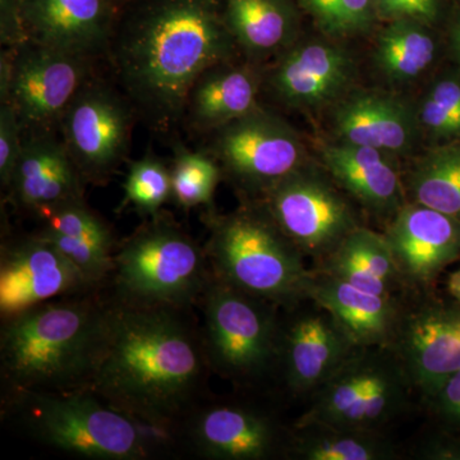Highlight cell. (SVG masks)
Wrapping results in <instances>:
<instances>
[{"instance_id":"13","label":"cell","mask_w":460,"mask_h":460,"mask_svg":"<svg viewBox=\"0 0 460 460\" xmlns=\"http://www.w3.org/2000/svg\"><path fill=\"white\" fill-rule=\"evenodd\" d=\"M286 311L277 366L290 394L311 398L357 347L334 317L313 299Z\"/></svg>"},{"instance_id":"36","label":"cell","mask_w":460,"mask_h":460,"mask_svg":"<svg viewBox=\"0 0 460 460\" xmlns=\"http://www.w3.org/2000/svg\"><path fill=\"white\" fill-rule=\"evenodd\" d=\"M377 17L387 22L413 20L432 25L440 18L441 0H374Z\"/></svg>"},{"instance_id":"27","label":"cell","mask_w":460,"mask_h":460,"mask_svg":"<svg viewBox=\"0 0 460 460\" xmlns=\"http://www.w3.org/2000/svg\"><path fill=\"white\" fill-rule=\"evenodd\" d=\"M398 454L384 431L320 422H296L287 449V456L302 460H392Z\"/></svg>"},{"instance_id":"8","label":"cell","mask_w":460,"mask_h":460,"mask_svg":"<svg viewBox=\"0 0 460 460\" xmlns=\"http://www.w3.org/2000/svg\"><path fill=\"white\" fill-rule=\"evenodd\" d=\"M416 394L390 347H357L335 374L311 396L298 423L384 431L407 411Z\"/></svg>"},{"instance_id":"9","label":"cell","mask_w":460,"mask_h":460,"mask_svg":"<svg viewBox=\"0 0 460 460\" xmlns=\"http://www.w3.org/2000/svg\"><path fill=\"white\" fill-rule=\"evenodd\" d=\"M274 222L314 265L362 226L343 190L311 162L272 187L261 199Z\"/></svg>"},{"instance_id":"15","label":"cell","mask_w":460,"mask_h":460,"mask_svg":"<svg viewBox=\"0 0 460 460\" xmlns=\"http://www.w3.org/2000/svg\"><path fill=\"white\" fill-rule=\"evenodd\" d=\"M96 290L83 272L39 234L9 242L0 259L2 320L36 305Z\"/></svg>"},{"instance_id":"34","label":"cell","mask_w":460,"mask_h":460,"mask_svg":"<svg viewBox=\"0 0 460 460\" xmlns=\"http://www.w3.org/2000/svg\"><path fill=\"white\" fill-rule=\"evenodd\" d=\"M38 217L44 222V229L53 230L68 237L84 239L114 250L113 234L108 224L89 208L84 199L42 211Z\"/></svg>"},{"instance_id":"33","label":"cell","mask_w":460,"mask_h":460,"mask_svg":"<svg viewBox=\"0 0 460 460\" xmlns=\"http://www.w3.org/2000/svg\"><path fill=\"white\" fill-rule=\"evenodd\" d=\"M124 205L138 213L155 217L172 199V172L162 160L146 155L132 163L124 181Z\"/></svg>"},{"instance_id":"16","label":"cell","mask_w":460,"mask_h":460,"mask_svg":"<svg viewBox=\"0 0 460 460\" xmlns=\"http://www.w3.org/2000/svg\"><path fill=\"white\" fill-rule=\"evenodd\" d=\"M356 77L352 53L329 40H296L278 57L266 84L287 107L314 111L337 104Z\"/></svg>"},{"instance_id":"38","label":"cell","mask_w":460,"mask_h":460,"mask_svg":"<svg viewBox=\"0 0 460 460\" xmlns=\"http://www.w3.org/2000/svg\"><path fill=\"white\" fill-rule=\"evenodd\" d=\"M447 290H449V295L460 304V269L453 272L447 279Z\"/></svg>"},{"instance_id":"3","label":"cell","mask_w":460,"mask_h":460,"mask_svg":"<svg viewBox=\"0 0 460 460\" xmlns=\"http://www.w3.org/2000/svg\"><path fill=\"white\" fill-rule=\"evenodd\" d=\"M98 289L47 302L2 320L0 367L8 395L86 392L111 323Z\"/></svg>"},{"instance_id":"21","label":"cell","mask_w":460,"mask_h":460,"mask_svg":"<svg viewBox=\"0 0 460 460\" xmlns=\"http://www.w3.org/2000/svg\"><path fill=\"white\" fill-rule=\"evenodd\" d=\"M27 42L89 57L108 42L109 0H20Z\"/></svg>"},{"instance_id":"7","label":"cell","mask_w":460,"mask_h":460,"mask_svg":"<svg viewBox=\"0 0 460 460\" xmlns=\"http://www.w3.org/2000/svg\"><path fill=\"white\" fill-rule=\"evenodd\" d=\"M199 302L204 310L202 343L210 368L235 383H247L277 367L279 305L247 295L213 272Z\"/></svg>"},{"instance_id":"24","label":"cell","mask_w":460,"mask_h":460,"mask_svg":"<svg viewBox=\"0 0 460 460\" xmlns=\"http://www.w3.org/2000/svg\"><path fill=\"white\" fill-rule=\"evenodd\" d=\"M314 269L375 295L405 292L385 235L365 226L352 230L334 252Z\"/></svg>"},{"instance_id":"11","label":"cell","mask_w":460,"mask_h":460,"mask_svg":"<svg viewBox=\"0 0 460 460\" xmlns=\"http://www.w3.org/2000/svg\"><path fill=\"white\" fill-rule=\"evenodd\" d=\"M86 75V57L27 42L3 51L0 99L13 105L23 131H41L60 120Z\"/></svg>"},{"instance_id":"25","label":"cell","mask_w":460,"mask_h":460,"mask_svg":"<svg viewBox=\"0 0 460 460\" xmlns=\"http://www.w3.org/2000/svg\"><path fill=\"white\" fill-rule=\"evenodd\" d=\"M224 14L235 44L252 60L280 56L298 40L293 0H224Z\"/></svg>"},{"instance_id":"18","label":"cell","mask_w":460,"mask_h":460,"mask_svg":"<svg viewBox=\"0 0 460 460\" xmlns=\"http://www.w3.org/2000/svg\"><path fill=\"white\" fill-rule=\"evenodd\" d=\"M186 417L190 447L202 458L265 460L287 454L290 432L250 405L210 404Z\"/></svg>"},{"instance_id":"32","label":"cell","mask_w":460,"mask_h":460,"mask_svg":"<svg viewBox=\"0 0 460 460\" xmlns=\"http://www.w3.org/2000/svg\"><path fill=\"white\" fill-rule=\"evenodd\" d=\"M416 108L420 133L436 141H460V78L436 80Z\"/></svg>"},{"instance_id":"29","label":"cell","mask_w":460,"mask_h":460,"mask_svg":"<svg viewBox=\"0 0 460 460\" xmlns=\"http://www.w3.org/2000/svg\"><path fill=\"white\" fill-rule=\"evenodd\" d=\"M407 201L460 220V141L429 148L404 181Z\"/></svg>"},{"instance_id":"14","label":"cell","mask_w":460,"mask_h":460,"mask_svg":"<svg viewBox=\"0 0 460 460\" xmlns=\"http://www.w3.org/2000/svg\"><path fill=\"white\" fill-rule=\"evenodd\" d=\"M390 348L414 393L428 402L460 368L459 302L452 305L431 301L404 304Z\"/></svg>"},{"instance_id":"19","label":"cell","mask_w":460,"mask_h":460,"mask_svg":"<svg viewBox=\"0 0 460 460\" xmlns=\"http://www.w3.org/2000/svg\"><path fill=\"white\" fill-rule=\"evenodd\" d=\"M334 105L332 126L338 141L393 156L407 155L419 141L417 108L394 93L349 91Z\"/></svg>"},{"instance_id":"23","label":"cell","mask_w":460,"mask_h":460,"mask_svg":"<svg viewBox=\"0 0 460 460\" xmlns=\"http://www.w3.org/2000/svg\"><path fill=\"white\" fill-rule=\"evenodd\" d=\"M307 298L313 299L344 330L354 347H390L404 302L399 296H380L311 269Z\"/></svg>"},{"instance_id":"39","label":"cell","mask_w":460,"mask_h":460,"mask_svg":"<svg viewBox=\"0 0 460 460\" xmlns=\"http://www.w3.org/2000/svg\"><path fill=\"white\" fill-rule=\"evenodd\" d=\"M450 42H452V48L454 54L458 58L460 62V17L456 23H454L452 33H450Z\"/></svg>"},{"instance_id":"17","label":"cell","mask_w":460,"mask_h":460,"mask_svg":"<svg viewBox=\"0 0 460 460\" xmlns=\"http://www.w3.org/2000/svg\"><path fill=\"white\" fill-rule=\"evenodd\" d=\"M387 243L405 289L431 286L460 257V220L407 201L389 220Z\"/></svg>"},{"instance_id":"37","label":"cell","mask_w":460,"mask_h":460,"mask_svg":"<svg viewBox=\"0 0 460 460\" xmlns=\"http://www.w3.org/2000/svg\"><path fill=\"white\" fill-rule=\"evenodd\" d=\"M438 419L460 429V368L428 401Z\"/></svg>"},{"instance_id":"22","label":"cell","mask_w":460,"mask_h":460,"mask_svg":"<svg viewBox=\"0 0 460 460\" xmlns=\"http://www.w3.org/2000/svg\"><path fill=\"white\" fill-rule=\"evenodd\" d=\"M321 165L341 190L377 217H394L407 202L404 181L395 156L347 142L320 148Z\"/></svg>"},{"instance_id":"26","label":"cell","mask_w":460,"mask_h":460,"mask_svg":"<svg viewBox=\"0 0 460 460\" xmlns=\"http://www.w3.org/2000/svg\"><path fill=\"white\" fill-rule=\"evenodd\" d=\"M261 80L250 66H214L190 91L186 111L199 129H214L246 117L259 105Z\"/></svg>"},{"instance_id":"30","label":"cell","mask_w":460,"mask_h":460,"mask_svg":"<svg viewBox=\"0 0 460 460\" xmlns=\"http://www.w3.org/2000/svg\"><path fill=\"white\" fill-rule=\"evenodd\" d=\"M172 172V199L183 208L210 206L222 178V168L213 156L178 147Z\"/></svg>"},{"instance_id":"10","label":"cell","mask_w":460,"mask_h":460,"mask_svg":"<svg viewBox=\"0 0 460 460\" xmlns=\"http://www.w3.org/2000/svg\"><path fill=\"white\" fill-rule=\"evenodd\" d=\"M213 157L242 193L256 199L310 163L301 135L262 108L217 128Z\"/></svg>"},{"instance_id":"4","label":"cell","mask_w":460,"mask_h":460,"mask_svg":"<svg viewBox=\"0 0 460 460\" xmlns=\"http://www.w3.org/2000/svg\"><path fill=\"white\" fill-rule=\"evenodd\" d=\"M205 222V252L215 277L281 310L307 299L313 270L261 201L244 202L229 214L208 211Z\"/></svg>"},{"instance_id":"1","label":"cell","mask_w":460,"mask_h":460,"mask_svg":"<svg viewBox=\"0 0 460 460\" xmlns=\"http://www.w3.org/2000/svg\"><path fill=\"white\" fill-rule=\"evenodd\" d=\"M187 313L111 299L107 341L86 392L169 434L192 411L210 368Z\"/></svg>"},{"instance_id":"28","label":"cell","mask_w":460,"mask_h":460,"mask_svg":"<svg viewBox=\"0 0 460 460\" xmlns=\"http://www.w3.org/2000/svg\"><path fill=\"white\" fill-rule=\"evenodd\" d=\"M438 41L426 23L413 20L390 21L378 33L374 65L385 80L407 84L434 65Z\"/></svg>"},{"instance_id":"31","label":"cell","mask_w":460,"mask_h":460,"mask_svg":"<svg viewBox=\"0 0 460 460\" xmlns=\"http://www.w3.org/2000/svg\"><path fill=\"white\" fill-rule=\"evenodd\" d=\"M296 4L332 40L367 33L378 18L374 0H296Z\"/></svg>"},{"instance_id":"5","label":"cell","mask_w":460,"mask_h":460,"mask_svg":"<svg viewBox=\"0 0 460 460\" xmlns=\"http://www.w3.org/2000/svg\"><path fill=\"white\" fill-rule=\"evenodd\" d=\"M30 434L41 443L89 459L140 460L153 456L159 432L87 392L8 395Z\"/></svg>"},{"instance_id":"6","label":"cell","mask_w":460,"mask_h":460,"mask_svg":"<svg viewBox=\"0 0 460 460\" xmlns=\"http://www.w3.org/2000/svg\"><path fill=\"white\" fill-rule=\"evenodd\" d=\"M205 250L169 217L157 214L114 253V298L190 310L210 279Z\"/></svg>"},{"instance_id":"35","label":"cell","mask_w":460,"mask_h":460,"mask_svg":"<svg viewBox=\"0 0 460 460\" xmlns=\"http://www.w3.org/2000/svg\"><path fill=\"white\" fill-rule=\"evenodd\" d=\"M23 128L13 105L2 102L0 107V181L3 189L7 190L12 174L22 151Z\"/></svg>"},{"instance_id":"2","label":"cell","mask_w":460,"mask_h":460,"mask_svg":"<svg viewBox=\"0 0 460 460\" xmlns=\"http://www.w3.org/2000/svg\"><path fill=\"white\" fill-rule=\"evenodd\" d=\"M235 40L217 0H153L115 44V66L133 102L159 127L177 122L190 91L234 56Z\"/></svg>"},{"instance_id":"20","label":"cell","mask_w":460,"mask_h":460,"mask_svg":"<svg viewBox=\"0 0 460 460\" xmlns=\"http://www.w3.org/2000/svg\"><path fill=\"white\" fill-rule=\"evenodd\" d=\"M84 181L65 141L41 129L23 138L7 190L17 208L38 217L57 206L84 201Z\"/></svg>"},{"instance_id":"12","label":"cell","mask_w":460,"mask_h":460,"mask_svg":"<svg viewBox=\"0 0 460 460\" xmlns=\"http://www.w3.org/2000/svg\"><path fill=\"white\" fill-rule=\"evenodd\" d=\"M59 122L84 181H107L128 150L132 122L126 102L102 84L84 83Z\"/></svg>"}]
</instances>
